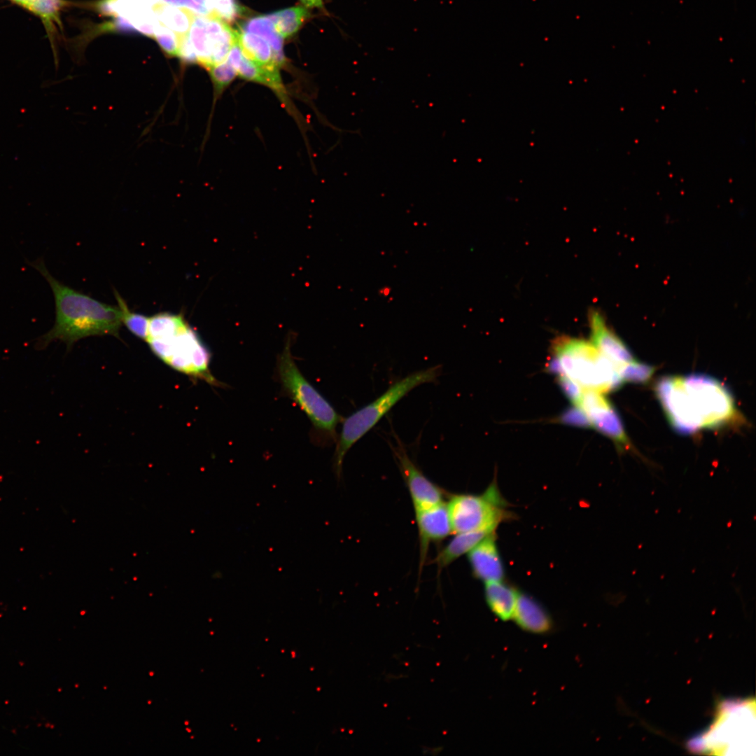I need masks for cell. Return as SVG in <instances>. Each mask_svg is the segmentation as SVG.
Masks as SVG:
<instances>
[{"label":"cell","instance_id":"2e32d148","mask_svg":"<svg viewBox=\"0 0 756 756\" xmlns=\"http://www.w3.org/2000/svg\"><path fill=\"white\" fill-rule=\"evenodd\" d=\"M237 76L269 88L285 104H288L286 89L281 80L279 68L259 65L246 57L242 53L237 68Z\"/></svg>","mask_w":756,"mask_h":756},{"label":"cell","instance_id":"4316f807","mask_svg":"<svg viewBox=\"0 0 756 756\" xmlns=\"http://www.w3.org/2000/svg\"><path fill=\"white\" fill-rule=\"evenodd\" d=\"M655 368L634 360L619 370V374L623 382L645 383L652 377Z\"/></svg>","mask_w":756,"mask_h":756},{"label":"cell","instance_id":"30bf717a","mask_svg":"<svg viewBox=\"0 0 756 756\" xmlns=\"http://www.w3.org/2000/svg\"><path fill=\"white\" fill-rule=\"evenodd\" d=\"M396 438L397 444H390V447L408 487L414 510L444 502L442 490L423 474L397 437Z\"/></svg>","mask_w":756,"mask_h":756},{"label":"cell","instance_id":"8992f818","mask_svg":"<svg viewBox=\"0 0 756 756\" xmlns=\"http://www.w3.org/2000/svg\"><path fill=\"white\" fill-rule=\"evenodd\" d=\"M276 370L284 392L307 416L321 438L327 442H336V428L344 418L300 372L290 342L277 358Z\"/></svg>","mask_w":756,"mask_h":756},{"label":"cell","instance_id":"5b68a950","mask_svg":"<svg viewBox=\"0 0 756 756\" xmlns=\"http://www.w3.org/2000/svg\"><path fill=\"white\" fill-rule=\"evenodd\" d=\"M146 342L152 352L174 370L216 387L223 386L210 372L211 352L184 316Z\"/></svg>","mask_w":756,"mask_h":756},{"label":"cell","instance_id":"7c38bea8","mask_svg":"<svg viewBox=\"0 0 756 756\" xmlns=\"http://www.w3.org/2000/svg\"><path fill=\"white\" fill-rule=\"evenodd\" d=\"M418 526L421 565L424 561L429 543L447 537L452 533L447 505L444 502L415 510Z\"/></svg>","mask_w":756,"mask_h":756},{"label":"cell","instance_id":"e0dca14e","mask_svg":"<svg viewBox=\"0 0 756 756\" xmlns=\"http://www.w3.org/2000/svg\"><path fill=\"white\" fill-rule=\"evenodd\" d=\"M518 591L501 581L485 583L484 596L488 607L500 620L512 619Z\"/></svg>","mask_w":756,"mask_h":756},{"label":"cell","instance_id":"7a4b0ae2","mask_svg":"<svg viewBox=\"0 0 756 756\" xmlns=\"http://www.w3.org/2000/svg\"><path fill=\"white\" fill-rule=\"evenodd\" d=\"M27 263L48 283L55 300V318L52 328L38 338L39 349L55 340L71 348L77 341L90 336L113 335L119 337L122 326L118 306L98 301L55 278L43 258Z\"/></svg>","mask_w":756,"mask_h":756},{"label":"cell","instance_id":"4dcf8cb0","mask_svg":"<svg viewBox=\"0 0 756 756\" xmlns=\"http://www.w3.org/2000/svg\"><path fill=\"white\" fill-rule=\"evenodd\" d=\"M15 4L27 8L31 0H10Z\"/></svg>","mask_w":756,"mask_h":756},{"label":"cell","instance_id":"603a6c76","mask_svg":"<svg viewBox=\"0 0 756 756\" xmlns=\"http://www.w3.org/2000/svg\"><path fill=\"white\" fill-rule=\"evenodd\" d=\"M69 5L65 0H31L26 9L38 16L49 34L55 31V24L61 27L60 13Z\"/></svg>","mask_w":756,"mask_h":756},{"label":"cell","instance_id":"4fadbf2b","mask_svg":"<svg viewBox=\"0 0 756 756\" xmlns=\"http://www.w3.org/2000/svg\"><path fill=\"white\" fill-rule=\"evenodd\" d=\"M591 342L617 368L636 360L625 344L607 326L603 316L594 312L589 316Z\"/></svg>","mask_w":756,"mask_h":756},{"label":"cell","instance_id":"cb8c5ba5","mask_svg":"<svg viewBox=\"0 0 756 756\" xmlns=\"http://www.w3.org/2000/svg\"><path fill=\"white\" fill-rule=\"evenodd\" d=\"M114 294L121 312L122 323L134 336L146 341L148 337L149 317L130 310L118 292L114 290Z\"/></svg>","mask_w":756,"mask_h":756},{"label":"cell","instance_id":"44dd1931","mask_svg":"<svg viewBox=\"0 0 756 756\" xmlns=\"http://www.w3.org/2000/svg\"><path fill=\"white\" fill-rule=\"evenodd\" d=\"M241 29L265 38L271 46L280 66L285 64L284 38L276 31L272 21L267 15L257 16L248 20Z\"/></svg>","mask_w":756,"mask_h":756},{"label":"cell","instance_id":"ba28073f","mask_svg":"<svg viewBox=\"0 0 756 756\" xmlns=\"http://www.w3.org/2000/svg\"><path fill=\"white\" fill-rule=\"evenodd\" d=\"M187 38L195 63L207 70L226 59L237 31L218 18L196 15Z\"/></svg>","mask_w":756,"mask_h":756},{"label":"cell","instance_id":"f1b7e54d","mask_svg":"<svg viewBox=\"0 0 756 756\" xmlns=\"http://www.w3.org/2000/svg\"><path fill=\"white\" fill-rule=\"evenodd\" d=\"M164 2L178 7L186 8L201 15H210L209 11L196 0H163Z\"/></svg>","mask_w":756,"mask_h":756},{"label":"cell","instance_id":"484cf974","mask_svg":"<svg viewBox=\"0 0 756 756\" xmlns=\"http://www.w3.org/2000/svg\"><path fill=\"white\" fill-rule=\"evenodd\" d=\"M209 11L211 16L224 22H232L240 13V7L235 0H196Z\"/></svg>","mask_w":756,"mask_h":756},{"label":"cell","instance_id":"d4e9b609","mask_svg":"<svg viewBox=\"0 0 756 756\" xmlns=\"http://www.w3.org/2000/svg\"><path fill=\"white\" fill-rule=\"evenodd\" d=\"M207 71L213 84L214 101L216 102L237 76V71L226 59L210 67Z\"/></svg>","mask_w":756,"mask_h":756},{"label":"cell","instance_id":"8fae6325","mask_svg":"<svg viewBox=\"0 0 756 756\" xmlns=\"http://www.w3.org/2000/svg\"><path fill=\"white\" fill-rule=\"evenodd\" d=\"M162 0H101L96 8L102 14L125 20L133 31L150 37L159 23L154 7Z\"/></svg>","mask_w":756,"mask_h":756},{"label":"cell","instance_id":"3957f363","mask_svg":"<svg viewBox=\"0 0 756 756\" xmlns=\"http://www.w3.org/2000/svg\"><path fill=\"white\" fill-rule=\"evenodd\" d=\"M553 369L583 389L606 393L623 382L615 365L582 339L561 337L552 346Z\"/></svg>","mask_w":756,"mask_h":756},{"label":"cell","instance_id":"9c48e42d","mask_svg":"<svg viewBox=\"0 0 756 756\" xmlns=\"http://www.w3.org/2000/svg\"><path fill=\"white\" fill-rule=\"evenodd\" d=\"M573 404L582 413L589 425L617 444L626 449L629 447L622 420L603 393L582 388Z\"/></svg>","mask_w":756,"mask_h":756},{"label":"cell","instance_id":"d6986e66","mask_svg":"<svg viewBox=\"0 0 756 756\" xmlns=\"http://www.w3.org/2000/svg\"><path fill=\"white\" fill-rule=\"evenodd\" d=\"M493 532L475 531L456 533V536L437 555L435 562L439 569L449 566L462 555L468 554L484 538Z\"/></svg>","mask_w":756,"mask_h":756},{"label":"cell","instance_id":"6da1fadb","mask_svg":"<svg viewBox=\"0 0 756 756\" xmlns=\"http://www.w3.org/2000/svg\"><path fill=\"white\" fill-rule=\"evenodd\" d=\"M655 391L671 426L682 434L717 428L737 416L728 388L708 375L664 377L657 383Z\"/></svg>","mask_w":756,"mask_h":756},{"label":"cell","instance_id":"277c9868","mask_svg":"<svg viewBox=\"0 0 756 756\" xmlns=\"http://www.w3.org/2000/svg\"><path fill=\"white\" fill-rule=\"evenodd\" d=\"M441 372V365L414 372L393 382L374 401L343 419L333 460L337 477H340L344 456L350 448L405 395L419 385L436 382Z\"/></svg>","mask_w":756,"mask_h":756},{"label":"cell","instance_id":"52a82bcc","mask_svg":"<svg viewBox=\"0 0 756 756\" xmlns=\"http://www.w3.org/2000/svg\"><path fill=\"white\" fill-rule=\"evenodd\" d=\"M506 505L495 482L481 495L453 496L447 504L452 533L495 531L502 522L513 517Z\"/></svg>","mask_w":756,"mask_h":756},{"label":"cell","instance_id":"ac0fdd59","mask_svg":"<svg viewBox=\"0 0 756 756\" xmlns=\"http://www.w3.org/2000/svg\"><path fill=\"white\" fill-rule=\"evenodd\" d=\"M237 42L243 55L253 62L281 68L271 46L262 37L240 29L237 31Z\"/></svg>","mask_w":756,"mask_h":756},{"label":"cell","instance_id":"ffe728a7","mask_svg":"<svg viewBox=\"0 0 756 756\" xmlns=\"http://www.w3.org/2000/svg\"><path fill=\"white\" fill-rule=\"evenodd\" d=\"M154 12L157 19L174 31L181 41L188 35L197 15L188 8L175 6L163 0L154 7Z\"/></svg>","mask_w":756,"mask_h":756},{"label":"cell","instance_id":"f546056e","mask_svg":"<svg viewBox=\"0 0 756 756\" xmlns=\"http://www.w3.org/2000/svg\"><path fill=\"white\" fill-rule=\"evenodd\" d=\"M303 6L307 8H318L324 10V4L323 0H300Z\"/></svg>","mask_w":756,"mask_h":756},{"label":"cell","instance_id":"9a60e30c","mask_svg":"<svg viewBox=\"0 0 756 756\" xmlns=\"http://www.w3.org/2000/svg\"><path fill=\"white\" fill-rule=\"evenodd\" d=\"M512 619L526 632L535 634L549 633L553 621L547 610L530 595L518 592Z\"/></svg>","mask_w":756,"mask_h":756},{"label":"cell","instance_id":"7402d4cb","mask_svg":"<svg viewBox=\"0 0 756 756\" xmlns=\"http://www.w3.org/2000/svg\"><path fill=\"white\" fill-rule=\"evenodd\" d=\"M276 31L284 38H288L298 31L309 18V13L304 6H293L268 14Z\"/></svg>","mask_w":756,"mask_h":756},{"label":"cell","instance_id":"5bb4252c","mask_svg":"<svg viewBox=\"0 0 756 756\" xmlns=\"http://www.w3.org/2000/svg\"><path fill=\"white\" fill-rule=\"evenodd\" d=\"M468 554L471 569L477 578L484 583L503 580L505 570L494 532L484 538Z\"/></svg>","mask_w":756,"mask_h":756},{"label":"cell","instance_id":"83f0119b","mask_svg":"<svg viewBox=\"0 0 756 756\" xmlns=\"http://www.w3.org/2000/svg\"><path fill=\"white\" fill-rule=\"evenodd\" d=\"M153 38L169 56H178L181 43L179 37L160 22L155 27Z\"/></svg>","mask_w":756,"mask_h":756}]
</instances>
